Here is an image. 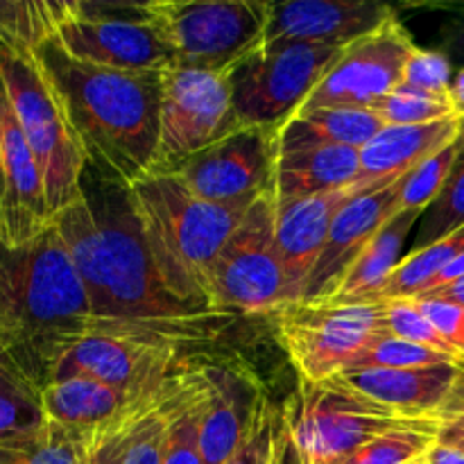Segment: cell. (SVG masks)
I'll list each match as a JSON object with an SVG mask.
<instances>
[{"label":"cell","instance_id":"6da1fadb","mask_svg":"<svg viewBox=\"0 0 464 464\" xmlns=\"http://www.w3.org/2000/svg\"><path fill=\"white\" fill-rule=\"evenodd\" d=\"M93 313V329L139 331L198 344L231 315L179 302L145 243L130 184L86 168L84 195L53 220Z\"/></svg>","mask_w":464,"mask_h":464},{"label":"cell","instance_id":"7a4b0ae2","mask_svg":"<svg viewBox=\"0 0 464 464\" xmlns=\"http://www.w3.org/2000/svg\"><path fill=\"white\" fill-rule=\"evenodd\" d=\"M50 84L84 148L89 168L134 184L159 152L163 72H130L71 57L48 36L34 45Z\"/></svg>","mask_w":464,"mask_h":464},{"label":"cell","instance_id":"3957f363","mask_svg":"<svg viewBox=\"0 0 464 464\" xmlns=\"http://www.w3.org/2000/svg\"><path fill=\"white\" fill-rule=\"evenodd\" d=\"M80 275L54 225L18 247L0 243V352L34 388L93 331Z\"/></svg>","mask_w":464,"mask_h":464},{"label":"cell","instance_id":"277c9868","mask_svg":"<svg viewBox=\"0 0 464 464\" xmlns=\"http://www.w3.org/2000/svg\"><path fill=\"white\" fill-rule=\"evenodd\" d=\"M130 188L163 285L179 302L216 311L213 267L254 202H207L170 172H150Z\"/></svg>","mask_w":464,"mask_h":464},{"label":"cell","instance_id":"5b68a950","mask_svg":"<svg viewBox=\"0 0 464 464\" xmlns=\"http://www.w3.org/2000/svg\"><path fill=\"white\" fill-rule=\"evenodd\" d=\"M0 80L41 168L53 220L84 195V148L34 48L0 30Z\"/></svg>","mask_w":464,"mask_h":464},{"label":"cell","instance_id":"8992f818","mask_svg":"<svg viewBox=\"0 0 464 464\" xmlns=\"http://www.w3.org/2000/svg\"><path fill=\"white\" fill-rule=\"evenodd\" d=\"M143 12L177 57V66L229 72L266 41L263 0H150Z\"/></svg>","mask_w":464,"mask_h":464},{"label":"cell","instance_id":"52a82bcc","mask_svg":"<svg viewBox=\"0 0 464 464\" xmlns=\"http://www.w3.org/2000/svg\"><path fill=\"white\" fill-rule=\"evenodd\" d=\"M284 415L302 464H343L390 430L438 420L392 411L334 381H302L297 401L285 406Z\"/></svg>","mask_w":464,"mask_h":464},{"label":"cell","instance_id":"ba28073f","mask_svg":"<svg viewBox=\"0 0 464 464\" xmlns=\"http://www.w3.org/2000/svg\"><path fill=\"white\" fill-rule=\"evenodd\" d=\"M343 48L266 39L229 72L231 102L240 127L279 130L317 89Z\"/></svg>","mask_w":464,"mask_h":464},{"label":"cell","instance_id":"9c48e42d","mask_svg":"<svg viewBox=\"0 0 464 464\" xmlns=\"http://www.w3.org/2000/svg\"><path fill=\"white\" fill-rule=\"evenodd\" d=\"M381 334L383 302H302L276 313V338L306 383H326L356 365Z\"/></svg>","mask_w":464,"mask_h":464},{"label":"cell","instance_id":"30bf717a","mask_svg":"<svg viewBox=\"0 0 464 464\" xmlns=\"http://www.w3.org/2000/svg\"><path fill=\"white\" fill-rule=\"evenodd\" d=\"M275 193H266L252 204L211 275V306L236 315L279 313L290 306L288 284L275 236Z\"/></svg>","mask_w":464,"mask_h":464},{"label":"cell","instance_id":"8fae6325","mask_svg":"<svg viewBox=\"0 0 464 464\" xmlns=\"http://www.w3.org/2000/svg\"><path fill=\"white\" fill-rule=\"evenodd\" d=\"M54 39L71 57L113 71L166 72L177 66L143 3H71Z\"/></svg>","mask_w":464,"mask_h":464},{"label":"cell","instance_id":"7c38bea8","mask_svg":"<svg viewBox=\"0 0 464 464\" xmlns=\"http://www.w3.org/2000/svg\"><path fill=\"white\" fill-rule=\"evenodd\" d=\"M159 152L152 172H175L240 130L225 72L175 66L163 72Z\"/></svg>","mask_w":464,"mask_h":464},{"label":"cell","instance_id":"4fadbf2b","mask_svg":"<svg viewBox=\"0 0 464 464\" xmlns=\"http://www.w3.org/2000/svg\"><path fill=\"white\" fill-rule=\"evenodd\" d=\"M181 352L184 344L163 335L93 329L63 358L54 379L89 376L130 399H152L186 370Z\"/></svg>","mask_w":464,"mask_h":464},{"label":"cell","instance_id":"5bb4252c","mask_svg":"<svg viewBox=\"0 0 464 464\" xmlns=\"http://www.w3.org/2000/svg\"><path fill=\"white\" fill-rule=\"evenodd\" d=\"M415 41L399 18L343 48L304 107L374 109L403 80Z\"/></svg>","mask_w":464,"mask_h":464},{"label":"cell","instance_id":"9a60e30c","mask_svg":"<svg viewBox=\"0 0 464 464\" xmlns=\"http://www.w3.org/2000/svg\"><path fill=\"white\" fill-rule=\"evenodd\" d=\"M275 127H240L234 134L177 168V175L198 198L213 204H249L270 193L275 181Z\"/></svg>","mask_w":464,"mask_h":464},{"label":"cell","instance_id":"2e32d148","mask_svg":"<svg viewBox=\"0 0 464 464\" xmlns=\"http://www.w3.org/2000/svg\"><path fill=\"white\" fill-rule=\"evenodd\" d=\"M50 227L44 175L0 80V243L18 247Z\"/></svg>","mask_w":464,"mask_h":464},{"label":"cell","instance_id":"e0dca14e","mask_svg":"<svg viewBox=\"0 0 464 464\" xmlns=\"http://www.w3.org/2000/svg\"><path fill=\"white\" fill-rule=\"evenodd\" d=\"M401 179L353 195L338 211L324 252L313 270L304 302H326L352 263L401 208Z\"/></svg>","mask_w":464,"mask_h":464},{"label":"cell","instance_id":"ac0fdd59","mask_svg":"<svg viewBox=\"0 0 464 464\" xmlns=\"http://www.w3.org/2000/svg\"><path fill=\"white\" fill-rule=\"evenodd\" d=\"M397 18L392 5L379 0H288L270 3L266 39L347 48Z\"/></svg>","mask_w":464,"mask_h":464},{"label":"cell","instance_id":"d6986e66","mask_svg":"<svg viewBox=\"0 0 464 464\" xmlns=\"http://www.w3.org/2000/svg\"><path fill=\"white\" fill-rule=\"evenodd\" d=\"M353 195H358V190L353 186H347V188L329 190V193L313 195V198L288 199V202L275 199L276 249H279L285 284H288L290 306L304 302L313 270L324 252L331 225L340 208Z\"/></svg>","mask_w":464,"mask_h":464},{"label":"cell","instance_id":"ffe728a7","mask_svg":"<svg viewBox=\"0 0 464 464\" xmlns=\"http://www.w3.org/2000/svg\"><path fill=\"white\" fill-rule=\"evenodd\" d=\"M202 374L207 394L199 415V456L202 464H227L238 451L263 392L236 367L202 365Z\"/></svg>","mask_w":464,"mask_h":464},{"label":"cell","instance_id":"44dd1931","mask_svg":"<svg viewBox=\"0 0 464 464\" xmlns=\"http://www.w3.org/2000/svg\"><path fill=\"white\" fill-rule=\"evenodd\" d=\"M143 401L148 399H130L89 376L54 379L41 390L45 424L66 430L68 435L80 440L86 451L95 440L102 438Z\"/></svg>","mask_w":464,"mask_h":464},{"label":"cell","instance_id":"7402d4cb","mask_svg":"<svg viewBox=\"0 0 464 464\" xmlns=\"http://www.w3.org/2000/svg\"><path fill=\"white\" fill-rule=\"evenodd\" d=\"M458 116L429 125H385L365 148H361V175L353 188L372 190L401 179L420 163L460 139Z\"/></svg>","mask_w":464,"mask_h":464},{"label":"cell","instance_id":"603a6c76","mask_svg":"<svg viewBox=\"0 0 464 464\" xmlns=\"http://www.w3.org/2000/svg\"><path fill=\"white\" fill-rule=\"evenodd\" d=\"M460 372L464 370L451 365L429 370L349 367L331 381L392 411L415 417H438Z\"/></svg>","mask_w":464,"mask_h":464},{"label":"cell","instance_id":"cb8c5ba5","mask_svg":"<svg viewBox=\"0 0 464 464\" xmlns=\"http://www.w3.org/2000/svg\"><path fill=\"white\" fill-rule=\"evenodd\" d=\"M361 175V150L299 145L276 154L272 193L276 202L313 198L352 186Z\"/></svg>","mask_w":464,"mask_h":464},{"label":"cell","instance_id":"d4e9b609","mask_svg":"<svg viewBox=\"0 0 464 464\" xmlns=\"http://www.w3.org/2000/svg\"><path fill=\"white\" fill-rule=\"evenodd\" d=\"M424 213L399 211L379 234L372 238L361 252V256L352 263L347 275L338 284L326 302L331 304H365L374 302L388 279L392 276L394 267L403 258V245L408 236L415 229V222Z\"/></svg>","mask_w":464,"mask_h":464},{"label":"cell","instance_id":"484cf974","mask_svg":"<svg viewBox=\"0 0 464 464\" xmlns=\"http://www.w3.org/2000/svg\"><path fill=\"white\" fill-rule=\"evenodd\" d=\"M385 127L372 109L343 107H302L276 131L279 150L299 145H335L361 150Z\"/></svg>","mask_w":464,"mask_h":464},{"label":"cell","instance_id":"4316f807","mask_svg":"<svg viewBox=\"0 0 464 464\" xmlns=\"http://www.w3.org/2000/svg\"><path fill=\"white\" fill-rule=\"evenodd\" d=\"M464 252V227L456 234L429 245V247L412 249L394 267L388 284L381 288L374 302L390 299H417L433 285V281Z\"/></svg>","mask_w":464,"mask_h":464},{"label":"cell","instance_id":"83f0119b","mask_svg":"<svg viewBox=\"0 0 464 464\" xmlns=\"http://www.w3.org/2000/svg\"><path fill=\"white\" fill-rule=\"evenodd\" d=\"M45 426L41 390L0 352V442L30 438Z\"/></svg>","mask_w":464,"mask_h":464},{"label":"cell","instance_id":"f1b7e54d","mask_svg":"<svg viewBox=\"0 0 464 464\" xmlns=\"http://www.w3.org/2000/svg\"><path fill=\"white\" fill-rule=\"evenodd\" d=\"M440 426L442 421L433 420L426 424L390 430L358 449L343 464H415L426 458L429 449L438 442Z\"/></svg>","mask_w":464,"mask_h":464},{"label":"cell","instance_id":"f546056e","mask_svg":"<svg viewBox=\"0 0 464 464\" xmlns=\"http://www.w3.org/2000/svg\"><path fill=\"white\" fill-rule=\"evenodd\" d=\"M0 464H86L80 440L53 424L30 438L0 442Z\"/></svg>","mask_w":464,"mask_h":464},{"label":"cell","instance_id":"4dcf8cb0","mask_svg":"<svg viewBox=\"0 0 464 464\" xmlns=\"http://www.w3.org/2000/svg\"><path fill=\"white\" fill-rule=\"evenodd\" d=\"M372 111L379 113L385 125H429L456 116L449 95L426 93L406 84H399Z\"/></svg>","mask_w":464,"mask_h":464},{"label":"cell","instance_id":"1f68e13d","mask_svg":"<svg viewBox=\"0 0 464 464\" xmlns=\"http://www.w3.org/2000/svg\"><path fill=\"white\" fill-rule=\"evenodd\" d=\"M464 227V154L453 166L447 184L440 190L435 202L421 216L420 234L415 249L429 247L447 236L456 234Z\"/></svg>","mask_w":464,"mask_h":464},{"label":"cell","instance_id":"d6a6232c","mask_svg":"<svg viewBox=\"0 0 464 464\" xmlns=\"http://www.w3.org/2000/svg\"><path fill=\"white\" fill-rule=\"evenodd\" d=\"M451 365L464 370L458 361L435 352V349L424 347V344L411 343L399 335L381 334L370 347L362 352L353 367H385V370H429V367Z\"/></svg>","mask_w":464,"mask_h":464},{"label":"cell","instance_id":"836d02e7","mask_svg":"<svg viewBox=\"0 0 464 464\" xmlns=\"http://www.w3.org/2000/svg\"><path fill=\"white\" fill-rule=\"evenodd\" d=\"M460 154L462 148L456 140V143L447 145L438 154L426 159L424 163H420L415 170L408 172L401 184V208L399 211L424 213L435 202L440 190L444 188Z\"/></svg>","mask_w":464,"mask_h":464},{"label":"cell","instance_id":"e575fe53","mask_svg":"<svg viewBox=\"0 0 464 464\" xmlns=\"http://www.w3.org/2000/svg\"><path fill=\"white\" fill-rule=\"evenodd\" d=\"M385 306V331L392 335H399L411 343L424 344V347L435 349L444 356L453 358L464 367V356L435 329L433 322L421 313L415 299H390L383 302Z\"/></svg>","mask_w":464,"mask_h":464},{"label":"cell","instance_id":"d590c367","mask_svg":"<svg viewBox=\"0 0 464 464\" xmlns=\"http://www.w3.org/2000/svg\"><path fill=\"white\" fill-rule=\"evenodd\" d=\"M199 381L195 392L190 394L188 401L181 406L172 420L170 430L166 440V453H163V464H202L199 456V415H202L204 394H207V383H204L202 367H198Z\"/></svg>","mask_w":464,"mask_h":464},{"label":"cell","instance_id":"8d00e7d4","mask_svg":"<svg viewBox=\"0 0 464 464\" xmlns=\"http://www.w3.org/2000/svg\"><path fill=\"white\" fill-rule=\"evenodd\" d=\"M453 75H456V68L442 50L417 45L415 53L408 57L406 68H403L401 84L426 91V93L449 95Z\"/></svg>","mask_w":464,"mask_h":464},{"label":"cell","instance_id":"74e56055","mask_svg":"<svg viewBox=\"0 0 464 464\" xmlns=\"http://www.w3.org/2000/svg\"><path fill=\"white\" fill-rule=\"evenodd\" d=\"M275 421L276 408L272 406L266 394H261L247 433H245L238 451L227 464H267L272 453V440H275Z\"/></svg>","mask_w":464,"mask_h":464},{"label":"cell","instance_id":"f35d334b","mask_svg":"<svg viewBox=\"0 0 464 464\" xmlns=\"http://www.w3.org/2000/svg\"><path fill=\"white\" fill-rule=\"evenodd\" d=\"M426 317L435 324V329L464 356V308L442 299H415Z\"/></svg>","mask_w":464,"mask_h":464},{"label":"cell","instance_id":"ab89813d","mask_svg":"<svg viewBox=\"0 0 464 464\" xmlns=\"http://www.w3.org/2000/svg\"><path fill=\"white\" fill-rule=\"evenodd\" d=\"M440 48L449 59H451L453 68L464 66V5L456 7V14L444 23L442 32H440Z\"/></svg>","mask_w":464,"mask_h":464},{"label":"cell","instance_id":"60d3db41","mask_svg":"<svg viewBox=\"0 0 464 464\" xmlns=\"http://www.w3.org/2000/svg\"><path fill=\"white\" fill-rule=\"evenodd\" d=\"M440 421H451V420H464V372H460L453 383L451 392H449L447 401L438 411Z\"/></svg>","mask_w":464,"mask_h":464},{"label":"cell","instance_id":"b9f144b4","mask_svg":"<svg viewBox=\"0 0 464 464\" xmlns=\"http://www.w3.org/2000/svg\"><path fill=\"white\" fill-rule=\"evenodd\" d=\"M424 464H464V451L449 447V444L435 442L426 453Z\"/></svg>","mask_w":464,"mask_h":464},{"label":"cell","instance_id":"7bdbcfd3","mask_svg":"<svg viewBox=\"0 0 464 464\" xmlns=\"http://www.w3.org/2000/svg\"><path fill=\"white\" fill-rule=\"evenodd\" d=\"M438 442L449 444V447L464 451V420L442 421L438 433Z\"/></svg>","mask_w":464,"mask_h":464},{"label":"cell","instance_id":"ee69618b","mask_svg":"<svg viewBox=\"0 0 464 464\" xmlns=\"http://www.w3.org/2000/svg\"><path fill=\"white\" fill-rule=\"evenodd\" d=\"M429 299H442V302L449 304H456V306L464 308V276L458 281H451V284L442 285V288L433 290V293L424 295ZM424 297H417V299H424Z\"/></svg>","mask_w":464,"mask_h":464},{"label":"cell","instance_id":"f6af8a7d","mask_svg":"<svg viewBox=\"0 0 464 464\" xmlns=\"http://www.w3.org/2000/svg\"><path fill=\"white\" fill-rule=\"evenodd\" d=\"M464 276V252L460 254V256L456 258V261L451 263V266L447 267V270L442 272V275L438 276V279L433 281V285H430L429 290H426L424 295H429V293H433V290H438V288H442V285H447V284H451V281H458V279H462ZM424 295H420V297H424Z\"/></svg>","mask_w":464,"mask_h":464},{"label":"cell","instance_id":"bcb514c9","mask_svg":"<svg viewBox=\"0 0 464 464\" xmlns=\"http://www.w3.org/2000/svg\"><path fill=\"white\" fill-rule=\"evenodd\" d=\"M449 98H451V104H453V111H456V116L464 118V66L458 68L456 75H453Z\"/></svg>","mask_w":464,"mask_h":464},{"label":"cell","instance_id":"7dc6e473","mask_svg":"<svg viewBox=\"0 0 464 464\" xmlns=\"http://www.w3.org/2000/svg\"><path fill=\"white\" fill-rule=\"evenodd\" d=\"M460 121H462V125H460V139H458V143H460L462 154H464V118H460Z\"/></svg>","mask_w":464,"mask_h":464},{"label":"cell","instance_id":"c3c4849f","mask_svg":"<svg viewBox=\"0 0 464 464\" xmlns=\"http://www.w3.org/2000/svg\"><path fill=\"white\" fill-rule=\"evenodd\" d=\"M415 464H424V458H421V460H420V462H415Z\"/></svg>","mask_w":464,"mask_h":464},{"label":"cell","instance_id":"681fc988","mask_svg":"<svg viewBox=\"0 0 464 464\" xmlns=\"http://www.w3.org/2000/svg\"><path fill=\"white\" fill-rule=\"evenodd\" d=\"M86 464H93V462H89V460H86Z\"/></svg>","mask_w":464,"mask_h":464}]
</instances>
